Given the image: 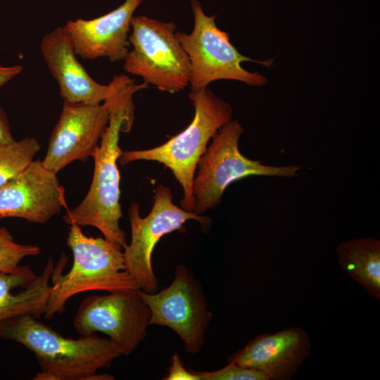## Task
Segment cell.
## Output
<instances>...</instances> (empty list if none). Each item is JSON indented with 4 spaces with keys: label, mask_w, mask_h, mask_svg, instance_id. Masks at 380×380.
<instances>
[{
    "label": "cell",
    "mask_w": 380,
    "mask_h": 380,
    "mask_svg": "<svg viewBox=\"0 0 380 380\" xmlns=\"http://www.w3.org/2000/svg\"><path fill=\"white\" fill-rule=\"evenodd\" d=\"M148 87L132 80L124 84L111 100L108 124L94 156V171L89 190L82 201L68 210L63 220L79 226L98 229L104 239L124 248L127 246L125 232L119 221L122 217L120 203V172L117 162L122 153L119 146L120 132H128L133 122L135 92Z\"/></svg>",
    "instance_id": "cell-1"
},
{
    "label": "cell",
    "mask_w": 380,
    "mask_h": 380,
    "mask_svg": "<svg viewBox=\"0 0 380 380\" xmlns=\"http://www.w3.org/2000/svg\"><path fill=\"white\" fill-rule=\"evenodd\" d=\"M30 315L13 317L0 324V338L17 342L33 353L42 372L34 380H110L96 374L121 355L108 338L97 334L66 338Z\"/></svg>",
    "instance_id": "cell-2"
},
{
    "label": "cell",
    "mask_w": 380,
    "mask_h": 380,
    "mask_svg": "<svg viewBox=\"0 0 380 380\" xmlns=\"http://www.w3.org/2000/svg\"><path fill=\"white\" fill-rule=\"evenodd\" d=\"M72 250L73 262L63 275L68 257L62 254L53 270L51 291L44 317L52 319L61 314L67 301L73 296L87 291L108 292L139 289L135 279L126 270L122 248L104 238L85 235L80 226L70 224L66 239Z\"/></svg>",
    "instance_id": "cell-3"
},
{
    "label": "cell",
    "mask_w": 380,
    "mask_h": 380,
    "mask_svg": "<svg viewBox=\"0 0 380 380\" xmlns=\"http://www.w3.org/2000/svg\"><path fill=\"white\" fill-rule=\"evenodd\" d=\"M189 99L194 107V115L183 131L153 148L122 151L118 162L124 165L145 160L163 164L182 186V208L194 212L192 187L198 163L209 141L232 120L233 111L228 103L208 88L191 90Z\"/></svg>",
    "instance_id": "cell-4"
},
{
    "label": "cell",
    "mask_w": 380,
    "mask_h": 380,
    "mask_svg": "<svg viewBox=\"0 0 380 380\" xmlns=\"http://www.w3.org/2000/svg\"><path fill=\"white\" fill-rule=\"evenodd\" d=\"M130 31L132 49L123 61L126 72L170 94L189 85L190 61L176 36L175 23L134 15Z\"/></svg>",
    "instance_id": "cell-5"
},
{
    "label": "cell",
    "mask_w": 380,
    "mask_h": 380,
    "mask_svg": "<svg viewBox=\"0 0 380 380\" xmlns=\"http://www.w3.org/2000/svg\"><path fill=\"white\" fill-rule=\"evenodd\" d=\"M194 27L190 34L176 31L191 65V90L208 88L220 80H232L253 87H262L267 80L257 72L244 69L241 63L255 62L273 65V59L259 61L242 55L231 43L229 34L215 23L216 15H207L199 0H190Z\"/></svg>",
    "instance_id": "cell-6"
},
{
    "label": "cell",
    "mask_w": 380,
    "mask_h": 380,
    "mask_svg": "<svg viewBox=\"0 0 380 380\" xmlns=\"http://www.w3.org/2000/svg\"><path fill=\"white\" fill-rule=\"evenodd\" d=\"M243 132V128L239 121L231 120L215 134L200 158L192 187L196 214L200 215L217 205L226 188L239 179L253 175H298V165H267L244 156L239 149Z\"/></svg>",
    "instance_id": "cell-7"
},
{
    "label": "cell",
    "mask_w": 380,
    "mask_h": 380,
    "mask_svg": "<svg viewBox=\"0 0 380 380\" xmlns=\"http://www.w3.org/2000/svg\"><path fill=\"white\" fill-rule=\"evenodd\" d=\"M131 241L124 248L126 270L137 282L142 291L153 293L158 290V281L152 267L153 251L165 234L184 229L190 220L205 225L208 217L179 208L172 201L170 189L158 185L154 195V203L149 214L141 217L139 205L133 202L129 208Z\"/></svg>",
    "instance_id": "cell-8"
},
{
    "label": "cell",
    "mask_w": 380,
    "mask_h": 380,
    "mask_svg": "<svg viewBox=\"0 0 380 380\" xmlns=\"http://www.w3.org/2000/svg\"><path fill=\"white\" fill-rule=\"evenodd\" d=\"M139 289L115 291L85 298L73 320L80 335L106 334L121 355H130L146 338L151 311Z\"/></svg>",
    "instance_id": "cell-9"
},
{
    "label": "cell",
    "mask_w": 380,
    "mask_h": 380,
    "mask_svg": "<svg viewBox=\"0 0 380 380\" xmlns=\"http://www.w3.org/2000/svg\"><path fill=\"white\" fill-rule=\"evenodd\" d=\"M139 293L151 311L150 325L170 328L189 353L201 350L212 314L202 287L190 270L179 265L168 286L153 293L141 289Z\"/></svg>",
    "instance_id": "cell-10"
},
{
    "label": "cell",
    "mask_w": 380,
    "mask_h": 380,
    "mask_svg": "<svg viewBox=\"0 0 380 380\" xmlns=\"http://www.w3.org/2000/svg\"><path fill=\"white\" fill-rule=\"evenodd\" d=\"M112 98L99 105L63 101L42 160L46 169L57 174L74 160L94 157L108 124Z\"/></svg>",
    "instance_id": "cell-11"
},
{
    "label": "cell",
    "mask_w": 380,
    "mask_h": 380,
    "mask_svg": "<svg viewBox=\"0 0 380 380\" xmlns=\"http://www.w3.org/2000/svg\"><path fill=\"white\" fill-rule=\"evenodd\" d=\"M40 50L65 101L101 104L112 98L130 79L121 75L115 76L108 84L95 81L77 58L71 39L63 26L55 28L43 37Z\"/></svg>",
    "instance_id": "cell-12"
},
{
    "label": "cell",
    "mask_w": 380,
    "mask_h": 380,
    "mask_svg": "<svg viewBox=\"0 0 380 380\" xmlns=\"http://www.w3.org/2000/svg\"><path fill=\"white\" fill-rule=\"evenodd\" d=\"M65 191L56 174L39 160L0 187V220L22 218L44 224L65 205Z\"/></svg>",
    "instance_id": "cell-13"
},
{
    "label": "cell",
    "mask_w": 380,
    "mask_h": 380,
    "mask_svg": "<svg viewBox=\"0 0 380 380\" xmlns=\"http://www.w3.org/2000/svg\"><path fill=\"white\" fill-rule=\"evenodd\" d=\"M142 1L125 0L98 18L68 21L63 27L76 55L88 60L107 57L111 62L124 61L130 48L132 18Z\"/></svg>",
    "instance_id": "cell-14"
},
{
    "label": "cell",
    "mask_w": 380,
    "mask_h": 380,
    "mask_svg": "<svg viewBox=\"0 0 380 380\" xmlns=\"http://www.w3.org/2000/svg\"><path fill=\"white\" fill-rule=\"evenodd\" d=\"M310 338L299 327L262 334L250 340L228 360L265 373L270 379L289 380L310 355Z\"/></svg>",
    "instance_id": "cell-15"
},
{
    "label": "cell",
    "mask_w": 380,
    "mask_h": 380,
    "mask_svg": "<svg viewBox=\"0 0 380 380\" xmlns=\"http://www.w3.org/2000/svg\"><path fill=\"white\" fill-rule=\"evenodd\" d=\"M53 268L49 258L39 275L29 266L23 265L12 272H0V324L25 315L36 319L44 315L51 291L49 281Z\"/></svg>",
    "instance_id": "cell-16"
},
{
    "label": "cell",
    "mask_w": 380,
    "mask_h": 380,
    "mask_svg": "<svg viewBox=\"0 0 380 380\" xmlns=\"http://www.w3.org/2000/svg\"><path fill=\"white\" fill-rule=\"evenodd\" d=\"M341 268L369 296L380 299V241L367 236L341 242L336 248Z\"/></svg>",
    "instance_id": "cell-17"
},
{
    "label": "cell",
    "mask_w": 380,
    "mask_h": 380,
    "mask_svg": "<svg viewBox=\"0 0 380 380\" xmlns=\"http://www.w3.org/2000/svg\"><path fill=\"white\" fill-rule=\"evenodd\" d=\"M39 148V143L34 137L0 142V187L25 169Z\"/></svg>",
    "instance_id": "cell-18"
},
{
    "label": "cell",
    "mask_w": 380,
    "mask_h": 380,
    "mask_svg": "<svg viewBox=\"0 0 380 380\" xmlns=\"http://www.w3.org/2000/svg\"><path fill=\"white\" fill-rule=\"evenodd\" d=\"M201 380H270L260 370L245 367L234 362L211 372H197Z\"/></svg>",
    "instance_id": "cell-19"
},
{
    "label": "cell",
    "mask_w": 380,
    "mask_h": 380,
    "mask_svg": "<svg viewBox=\"0 0 380 380\" xmlns=\"http://www.w3.org/2000/svg\"><path fill=\"white\" fill-rule=\"evenodd\" d=\"M40 253L37 246L23 245L12 241L0 246V272H12L18 270L25 257Z\"/></svg>",
    "instance_id": "cell-20"
},
{
    "label": "cell",
    "mask_w": 380,
    "mask_h": 380,
    "mask_svg": "<svg viewBox=\"0 0 380 380\" xmlns=\"http://www.w3.org/2000/svg\"><path fill=\"white\" fill-rule=\"evenodd\" d=\"M164 380H201L196 371L187 370L179 357L174 353L171 358V365L168 369L167 375Z\"/></svg>",
    "instance_id": "cell-21"
},
{
    "label": "cell",
    "mask_w": 380,
    "mask_h": 380,
    "mask_svg": "<svg viewBox=\"0 0 380 380\" xmlns=\"http://www.w3.org/2000/svg\"><path fill=\"white\" fill-rule=\"evenodd\" d=\"M23 71L20 65L4 66L0 65V87L8 83Z\"/></svg>",
    "instance_id": "cell-22"
},
{
    "label": "cell",
    "mask_w": 380,
    "mask_h": 380,
    "mask_svg": "<svg viewBox=\"0 0 380 380\" xmlns=\"http://www.w3.org/2000/svg\"><path fill=\"white\" fill-rule=\"evenodd\" d=\"M14 141L11 134L8 118L0 107V142L8 143Z\"/></svg>",
    "instance_id": "cell-23"
},
{
    "label": "cell",
    "mask_w": 380,
    "mask_h": 380,
    "mask_svg": "<svg viewBox=\"0 0 380 380\" xmlns=\"http://www.w3.org/2000/svg\"><path fill=\"white\" fill-rule=\"evenodd\" d=\"M14 241L10 232L5 227L0 228V246Z\"/></svg>",
    "instance_id": "cell-24"
}]
</instances>
